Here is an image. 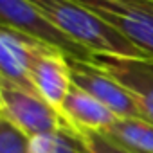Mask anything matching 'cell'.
Masks as SVG:
<instances>
[{
    "label": "cell",
    "mask_w": 153,
    "mask_h": 153,
    "mask_svg": "<svg viewBox=\"0 0 153 153\" xmlns=\"http://www.w3.org/2000/svg\"><path fill=\"white\" fill-rule=\"evenodd\" d=\"M87 139H88L94 153H135V151L117 144L105 133H87Z\"/></svg>",
    "instance_id": "4fadbf2b"
},
{
    "label": "cell",
    "mask_w": 153,
    "mask_h": 153,
    "mask_svg": "<svg viewBox=\"0 0 153 153\" xmlns=\"http://www.w3.org/2000/svg\"><path fill=\"white\" fill-rule=\"evenodd\" d=\"M103 133L135 153H153V123L146 119H117Z\"/></svg>",
    "instance_id": "8fae6325"
},
{
    "label": "cell",
    "mask_w": 153,
    "mask_h": 153,
    "mask_svg": "<svg viewBox=\"0 0 153 153\" xmlns=\"http://www.w3.org/2000/svg\"><path fill=\"white\" fill-rule=\"evenodd\" d=\"M153 58V0H76Z\"/></svg>",
    "instance_id": "277c9868"
},
{
    "label": "cell",
    "mask_w": 153,
    "mask_h": 153,
    "mask_svg": "<svg viewBox=\"0 0 153 153\" xmlns=\"http://www.w3.org/2000/svg\"><path fill=\"white\" fill-rule=\"evenodd\" d=\"M29 153H94L87 133L76 126H65L51 133L29 139Z\"/></svg>",
    "instance_id": "30bf717a"
},
{
    "label": "cell",
    "mask_w": 153,
    "mask_h": 153,
    "mask_svg": "<svg viewBox=\"0 0 153 153\" xmlns=\"http://www.w3.org/2000/svg\"><path fill=\"white\" fill-rule=\"evenodd\" d=\"M0 25L20 31L36 42L61 52L68 59L92 63L96 56L58 29L27 0H0Z\"/></svg>",
    "instance_id": "7a4b0ae2"
},
{
    "label": "cell",
    "mask_w": 153,
    "mask_h": 153,
    "mask_svg": "<svg viewBox=\"0 0 153 153\" xmlns=\"http://www.w3.org/2000/svg\"><path fill=\"white\" fill-rule=\"evenodd\" d=\"M31 81L38 96L61 112V106L74 85L68 58L54 49H45L33 63Z\"/></svg>",
    "instance_id": "ba28073f"
},
{
    "label": "cell",
    "mask_w": 153,
    "mask_h": 153,
    "mask_svg": "<svg viewBox=\"0 0 153 153\" xmlns=\"http://www.w3.org/2000/svg\"><path fill=\"white\" fill-rule=\"evenodd\" d=\"M0 153H29V137L0 119Z\"/></svg>",
    "instance_id": "7c38bea8"
},
{
    "label": "cell",
    "mask_w": 153,
    "mask_h": 153,
    "mask_svg": "<svg viewBox=\"0 0 153 153\" xmlns=\"http://www.w3.org/2000/svg\"><path fill=\"white\" fill-rule=\"evenodd\" d=\"M94 63L133 94L144 119L153 123V58L96 56Z\"/></svg>",
    "instance_id": "52a82bcc"
},
{
    "label": "cell",
    "mask_w": 153,
    "mask_h": 153,
    "mask_svg": "<svg viewBox=\"0 0 153 153\" xmlns=\"http://www.w3.org/2000/svg\"><path fill=\"white\" fill-rule=\"evenodd\" d=\"M70 61L72 83L108 106L119 119H144V114L133 94L110 74L101 70L94 61Z\"/></svg>",
    "instance_id": "5b68a950"
},
{
    "label": "cell",
    "mask_w": 153,
    "mask_h": 153,
    "mask_svg": "<svg viewBox=\"0 0 153 153\" xmlns=\"http://www.w3.org/2000/svg\"><path fill=\"white\" fill-rule=\"evenodd\" d=\"M61 112L72 126L85 133H103L119 119L108 106L76 85H72Z\"/></svg>",
    "instance_id": "9c48e42d"
},
{
    "label": "cell",
    "mask_w": 153,
    "mask_h": 153,
    "mask_svg": "<svg viewBox=\"0 0 153 153\" xmlns=\"http://www.w3.org/2000/svg\"><path fill=\"white\" fill-rule=\"evenodd\" d=\"M0 119L11 123L29 139L72 126L43 97L7 83H0Z\"/></svg>",
    "instance_id": "3957f363"
},
{
    "label": "cell",
    "mask_w": 153,
    "mask_h": 153,
    "mask_svg": "<svg viewBox=\"0 0 153 153\" xmlns=\"http://www.w3.org/2000/svg\"><path fill=\"white\" fill-rule=\"evenodd\" d=\"M67 36L88 49L94 56L149 58L144 51L124 38L106 20L76 0H27Z\"/></svg>",
    "instance_id": "6da1fadb"
},
{
    "label": "cell",
    "mask_w": 153,
    "mask_h": 153,
    "mask_svg": "<svg viewBox=\"0 0 153 153\" xmlns=\"http://www.w3.org/2000/svg\"><path fill=\"white\" fill-rule=\"evenodd\" d=\"M45 49L51 47L20 31L0 25V83L38 94L31 81V68Z\"/></svg>",
    "instance_id": "8992f818"
}]
</instances>
